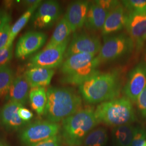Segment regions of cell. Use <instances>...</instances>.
I'll use <instances>...</instances> for the list:
<instances>
[{"label":"cell","mask_w":146,"mask_h":146,"mask_svg":"<svg viewBox=\"0 0 146 146\" xmlns=\"http://www.w3.org/2000/svg\"><path fill=\"white\" fill-rule=\"evenodd\" d=\"M102 43L96 35L84 32L75 33L68 44L64 58L78 54H89L96 55L99 54Z\"/></svg>","instance_id":"9c48e42d"},{"label":"cell","mask_w":146,"mask_h":146,"mask_svg":"<svg viewBox=\"0 0 146 146\" xmlns=\"http://www.w3.org/2000/svg\"><path fill=\"white\" fill-rule=\"evenodd\" d=\"M146 86V63L141 62L129 74L123 89L125 97L136 102L139 96Z\"/></svg>","instance_id":"7c38bea8"},{"label":"cell","mask_w":146,"mask_h":146,"mask_svg":"<svg viewBox=\"0 0 146 146\" xmlns=\"http://www.w3.org/2000/svg\"><path fill=\"white\" fill-rule=\"evenodd\" d=\"M11 19V14L7 9H0V31L7 24L10 23Z\"/></svg>","instance_id":"d6a6232c"},{"label":"cell","mask_w":146,"mask_h":146,"mask_svg":"<svg viewBox=\"0 0 146 146\" xmlns=\"http://www.w3.org/2000/svg\"><path fill=\"white\" fill-rule=\"evenodd\" d=\"M146 142V131L141 127H135L131 146H143Z\"/></svg>","instance_id":"4316f807"},{"label":"cell","mask_w":146,"mask_h":146,"mask_svg":"<svg viewBox=\"0 0 146 146\" xmlns=\"http://www.w3.org/2000/svg\"><path fill=\"white\" fill-rule=\"evenodd\" d=\"M95 1L101 7L109 12L114 9L121 3V2L114 0H96Z\"/></svg>","instance_id":"4dcf8cb0"},{"label":"cell","mask_w":146,"mask_h":146,"mask_svg":"<svg viewBox=\"0 0 146 146\" xmlns=\"http://www.w3.org/2000/svg\"><path fill=\"white\" fill-rule=\"evenodd\" d=\"M73 32L68 22L63 17L58 22L52 36L44 48L56 47L67 41L70 38V34Z\"/></svg>","instance_id":"ffe728a7"},{"label":"cell","mask_w":146,"mask_h":146,"mask_svg":"<svg viewBox=\"0 0 146 146\" xmlns=\"http://www.w3.org/2000/svg\"><path fill=\"white\" fill-rule=\"evenodd\" d=\"M9 23L7 24L0 31V49L6 46L8 41L11 29Z\"/></svg>","instance_id":"1f68e13d"},{"label":"cell","mask_w":146,"mask_h":146,"mask_svg":"<svg viewBox=\"0 0 146 146\" xmlns=\"http://www.w3.org/2000/svg\"><path fill=\"white\" fill-rule=\"evenodd\" d=\"M0 146H6V145L5 144L4 142L2 141L1 139H0Z\"/></svg>","instance_id":"d590c367"},{"label":"cell","mask_w":146,"mask_h":146,"mask_svg":"<svg viewBox=\"0 0 146 146\" xmlns=\"http://www.w3.org/2000/svg\"><path fill=\"white\" fill-rule=\"evenodd\" d=\"M20 2L23 7H27L28 9L35 5H40L42 2V1L41 0H26Z\"/></svg>","instance_id":"e575fe53"},{"label":"cell","mask_w":146,"mask_h":146,"mask_svg":"<svg viewBox=\"0 0 146 146\" xmlns=\"http://www.w3.org/2000/svg\"><path fill=\"white\" fill-rule=\"evenodd\" d=\"M108 141L107 130L104 127L95 128L86 136L84 146H105Z\"/></svg>","instance_id":"cb8c5ba5"},{"label":"cell","mask_w":146,"mask_h":146,"mask_svg":"<svg viewBox=\"0 0 146 146\" xmlns=\"http://www.w3.org/2000/svg\"><path fill=\"white\" fill-rule=\"evenodd\" d=\"M127 15L125 8L121 3L109 13L101 30L102 35L108 36L125 28Z\"/></svg>","instance_id":"2e32d148"},{"label":"cell","mask_w":146,"mask_h":146,"mask_svg":"<svg viewBox=\"0 0 146 146\" xmlns=\"http://www.w3.org/2000/svg\"><path fill=\"white\" fill-rule=\"evenodd\" d=\"M121 3L129 11H146V0H124Z\"/></svg>","instance_id":"484cf974"},{"label":"cell","mask_w":146,"mask_h":146,"mask_svg":"<svg viewBox=\"0 0 146 146\" xmlns=\"http://www.w3.org/2000/svg\"><path fill=\"white\" fill-rule=\"evenodd\" d=\"M70 41V37L58 46L44 48L42 51L37 53L29 60L28 64V67H41L54 69L61 67Z\"/></svg>","instance_id":"ba28073f"},{"label":"cell","mask_w":146,"mask_h":146,"mask_svg":"<svg viewBox=\"0 0 146 146\" xmlns=\"http://www.w3.org/2000/svg\"><path fill=\"white\" fill-rule=\"evenodd\" d=\"M135 127L131 124L114 127L112 136L116 146H131Z\"/></svg>","instance_id":"44dd1931"},{"label":"cell","mask_w":146,"mask_h":146,"mask_svg":"<svg viewBox=\"0 0 146 146\" xmlns=\"http://www.w3.org/2000/svg\"><path fill=\"white\" fill-rule=\"evenodd\" d=\"M80 94L89 104H101L116 99L121 90L120 75L117 71L99 72L78 86Z\"/></svg>","instance_id":"6da1fadb"},{"label":"cell","mask_w":146,"mask_h":146,"mask_svg":"<svg viewBox=\"0 0 146 146\" xmlns=\"http://www.w3.org/2000/svg\"><path fill=\"white\" fill-rule=\"evenodd\" d=\"M29 146H61V138L57 135Z\"/></svg>","instance_id":"f546056e"},{"label":"cell","mask_w":146,"mask_h":146,"mask_svg":"<svg viewBox=\"0 0 146 146\" xmlns=\"http://www.w3.org/2000/svg\"><path fill=\"white\" fill-rule=\"evenodd\" d=\"M125 28L136 49L140 50L146 41V11H129Z\"/></svg>","instance_id":"8fae6325"},{"label":"cell","mask_w":146,"mask_h":146,"mask_svg":"<svg viewBox=\"0 0 146 146\" xmlns=\"http://www.w3.org/2000/svg\"><path fill=\"white\" fill-rule=\"evenodd\" d=\"M14 79V73L8 66L0 68V98L7 95Z\"/></svg>","instance_id":"d4e9b609"},{"label":"cell","mask_w":146,"mask_h":146,"mask_svg":"<svg viewBox=\"0 0 146 146\" xmlns=\"http://www.w3.org/2000/svg\"><path fill=\"white\" fill-rule=\"evenodd\" d=\"M61 126L48 120H37L29 123L20 131L19 137L27 146L57 135Z\"/></svg>","instance_id":"52a82bcc"},{"label":"cell","mask_w":146,"mask_h":146,"mask_svg":"<svg viewBox=\"0 0 146 146\" xmlns=\"http://www.w3.org/2000/svg\"><path fill=\"white\" fill-rule=\"evenodd\" d=\"M110 13L95 1L90 2L84 26L90 31H101Z\"/></svg>","instance_id":"e0dca14e"},{"label":"cell","mask_w":146,"mask_h":146,"mask_svg":"<svg viewBox=\"0 0 146 146\" xmlns=\"http://www.w3.org/2000/svg\"><path fill=\"white\" fill-rule=\"evenodd\" d=\"M55 74L52 69L33 67L28 68L24 73L31 88L45 87L49 86Z\"/></svg>","instance_id":"d6986e66"},{"label":"cell","mask_w":146,"mask_h":146,"mask_svg":"<svg viewBox=\"0 0 146 146\" xmlns=\"http://www.w3.org/2000/svg\"><path fill=\"white\" fill-rule=\"evenodd\" d=\"M30 87L24 74L18 76L13 80L7 95V99L24 106L28 101Z\"/></svg>","instance_id":"ac0fdd59"},{"label":"cell","mask_w":146,"mask_h":146,"mask_svg":"<svg viewBox=\"0 0 146 146\" xmlns=\"http://www.w3.org/2000/svg\"><path fill=\"white\" fill-rule=\"evenodd\" d=\"M101 63L97 56L89 54H78L66 58L61 66L63 84L80 86L85 81L99 72Z\"/></svg>","instance_id":"277c9868"},{"label":"cell","mask_w":146,"mask_h":146,"mask_svg":"<svg viewBox=\"0 0 146 146\" xmlns=\"http://www.w3.org/2000/svg\"><path fill=\"white\" fill-rule=\"evenodd\" d=\"M23 105L9 101L2 107L0 113V119L7 131L21 130L29 123L22 120L19 115V110Z\"/></svg>","instance_id":"5bb4252c"},{"label":"cell","mask_w":146,"mask_h":146,"mask_svg":"<svg viewBox=\"0 0 146 146\" xmlns=\"http://www.w3.org/2000/svg\"><path fill=\"white\" fill-rule=\"evenodd\" d=\"M47 101L43 115L47 120L57 123L81 109L82 99L74 89L51 87L47 90Z\"/></svg>","instance_id":"7a4b0ae2"},{"label":"cell","mask_w":146,"mask_h":146,"mask_svg":"<svg viewBox=\"0 0 146 146\" xmlns=\"http://www.w3.org/2000/svg\"><path fill=\"white\" fill-rule=\"evenodd\" d=\"M95 114L99 123L114 127L131 124L136 120L132 103L126 97L100 104L95 110Z\"/></svg>","instance_id":"5b68a950"},{"label":"cell","mask_w":146,"mask_h":146,"mask_svg":"<svg viewBox=\"0 0 146 146\" xmlns=\"http://www.w3.org/2000/svg\"><path fill=\"white\" fill-rule=\"evenodd\" d=\"M29 98L32 109L38 115H43L47 104V91L44 87L31 88Z\"/></svg>","instance_id":"7402d4cb"},{"label":"cell","mask_w":146,"mask_h":146,"mask_svg":"<svg viewBox=\"0 0 146 146\" xmlns=\"http://www.w3.org/2000/svg\"><path fill=\"white\" fill-rule=\"evenodd\" d=\"M97 57L101 63L115 61L131 53L135 47L131 37L125 34L104 36Z\"/></svg>","instance_id":"8992f818"},{"label":"cell","mask_w":146,"mask_h":146,"mask_svg":"<svg viewBox=\"0 0 146 146\" xmlns=\"http://www.w3.org/2000/svg\"><path fill=\"white\" fill-rule=\"evenodd\" d=\"M62 13L60 3L56 1L42 2L31 17V23L37 29L49 28L58 21Z\"/></svg>","instance_id":"30bf717a"},{"label":"cell","mask_w":146,"mask_h":146,"mask_svg":"<svg viewBox=\"0 0 146 146\" xmlns=\"http://www.w3.org/2000/svg\"><path fill=\"white\" fill-rule=\"evenodd\" d=\"M89 3L88 1L82 0L73 1L68 5L64 17L73 33H75L84 25Z\"/></svg>","instance_id":"9a60e30c"},{"label":"cell","mask_w":146,"mask_h":146,"mask_svg":"<svg viewBox=\"0 0 146 146\" xmlns=\"http://www.w3.org/2000/svg\"><path fill=\"white\" fill-rule=\"evenodd\" d=\"M99 123L93 108L80 109L62 121L63 140L68 146H80Z\"/></svg>","instance_id":"3957f363"},{"label":"cell","mask_w":146,"mask_h":146,"mask_svg":"<svg viewBox=\"0 0 146 146\" xmlns=\"http://www.w3.org/2000/svg\"><path fill=\"white\" fill-rule=\"evenodd\" d=\"M6 146H8V145H6Z\"/></svg>","instance_id":"74e56055"},{"label":"cell","mask_w":146,"mask_h":146,"mask_svg":"<svg viewBox=\"0 0 146 146\" xmlns=\"http://www.w3.org/2000/svg\"><path fill=\"white\" fill-rule=\"evenodd\" d=\"M143 146H146V142L145 143V144L143 145Z\"/></svg>","instance_id":"8d00e7d4"},{"label":"cell","mask_w":146,"mask_h":146,"mask_svg":"<svg viewBox=\"0 0 146 146\" xmlns=\"http://www.w3.org/2000/svg\"><path fill=\"white\" fill-rule=\"evenodd\" d=\"M40 5H35L28 9L27 11L14 24V25L11 27L9 40L6 46H10L13 44V41L16 36L23 28V27L26 25L28 22L30 20V18L32 17L34 13L36 11Z\"/></svg>","instance_id":"603a6c76"},{"label":"cell","mask_w":146,"mask_h":146,"mask_svg":"<svg viewBox=\"0 0 146 146\" xmlns=\"http://www.w3.org/2000/svg\"><path fill=\"white\" fill-rule=\"evenodd\" d=\"M19 115L22 120L27 123H29L34 116L31 110L23 106L21 107L19 110Z\"/></svg>","instance_id":"836d02e7"},{"label":"cell","mask_w":146,"mask_h":146,"mask_svg":"<svg viewBox=\"0 0 146 146\" xmlns=\"http://www.w3.org/2000/svg\"><path fill=\"white\" fill-rule=\"evenodd\" d=\"M47 38V35L42 32H27L19 38L16 44V58L23 59L36 52L44 45Z\"/></svg>","instance_id":"4fadbf2b"},{"label":"cell","mask_w":146,"mask_h":146,"mask_svg":"<svg viewBox=\"0 0 146 146\" xmlns=\"http://www.w3.org/2000/svg\"><path fill=\"white\" fill-rule=\"evenodd\" d=\"M136 103L139 113L146 118V86L139 96Z\"/></svg>","instance_id":"f1b7e54d"},{"label":"cell","mask_w":146,"mask_h":146,"mask_svg":"<svg viewBox=\"0 0 146 146\" xmlns=\"http://www.w3.org/2000/svg\"><path fill=\"white\" fill-rule=\"evenodd\" d=\"M13 44L0 49V68L7 66L13 57Z\"/></svg>","instance_id":"83f0119b"}]
</instances>
